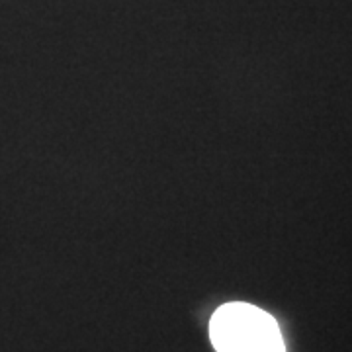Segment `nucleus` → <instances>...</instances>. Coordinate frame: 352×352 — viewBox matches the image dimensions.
Here are the masks:
<instances>
[{"label":"nucleus","instance_id":"nucleus-1","mask_svg":"<svg viewBox=\"0 0 352 352\" xmlns=\"http://www.w3.org/2000/svg\"><path fill=\"white\" fill-rule=\"evenodd\" d=\"M210 339L217 352H286L274 317L251 303L221 305L212 315Z\"/></svg>","mask_w":352,"mask_h":352}]
</instances>
